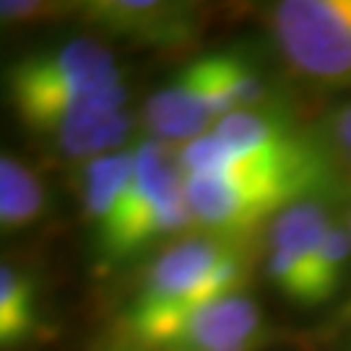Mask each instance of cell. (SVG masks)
Masks as SVG:
<instances>
[{"instance_id":"obj_12","label":"cell","mask_w":351,"mask_h":351,"mask_svg":"<svg viewBox=\"0 0 351 351\" xmlns=\"http://www.w3.org/2000/svg\"><path fill=\"white\" fill-rule=\"evenodd\" d=\"M39 291L32 274L13 263L0 265V349L16 351L37 336Z\"/></svg>"},{"instance_id":"obj_14","label":"cell","mask_w":351,"mask_h":351,"mask_svg":"<svg viewBox=\"0 0 351 351\" xmlns=\"http://www.w3.org/2000/svg\"><path fill=\"white\" fill-rule=\"evenodd\" d=\"M133 114L128 110H120L114 114H107L101 120L86 123V125L68 130L63 136L50 141V146L58 154H63L68 159H81L86 164L91 159H99L104 154L125 149V141L133 130Z\"/></svg>"},{"instance_id":"obj_8","label":"cell","mask_w":351,"mask_h":351,"mask_svg":"<svg viewBox=\"0 0 351 351\" xmlns=\"http://www.w3.org/2000/svg\"><path fill=\"white\" fill-rule=\"evenodd\" d=\"M219 120L224 112L216 94V52L182 65L143 107V125L162 143L185 146L211 133Z\"/></svg>"},{"instance_id":"obj_11","label":"cell","mask_w":351,"mask_h":351,"mask_svg":"<svg viewBox=\"0 0 351 351\" xmlns=\"http://www.w3.org/2000/svg\"><path fill=\"white\" fill-rule=\"evenodd\" d=\"M130 180H133V149L112 151L84 164L81 206L94 232V242L104 237L114 224L130 190Z\"/></svg>"},{"instance_id":"obj_2","label":"cell","mask_w":351,"mask_h":351,"mask_svg":"<svg viewBox=\"0 0 351 351\" xmlns=\"http://www.w3.org/2000/svg\"><path fill=\"white\" fill-rule=\"evenodd\" d=\"M190 224H195V219L177 156L162 141H141L133 146V180L125 203L110 232L97 239L99 255L107 263H120Z\"/></svg>"},{"instance_id":"obj_1","label":"cell","mask_w":351,"mask_h":351,"mask_svg":"<svg viewBox=\"0 0 351 351\" xmlns=\"http://www.w3.org/2000/svg\"><path fill=\"white\" fill-rule=\"evenodd\" d=\"M250 276V255L242 242L213 234L177 239L146 268L136 294L117 320V330L162 320L195 304L239 291Z\"/></svg>"},{"instance_id":"obj_16","label":"cell","mask_w":351,"mask_h":351,"mask_svg":"<svg viewBox=\"0 0 351 351\" xmlns=\"http://www.w3.org/2000/svg\"><path fill=\"white\" fill-rule=\"evenodd\" d=\"M75 16L73 5L63 3H39V0H3L0 3V19L3 24H32L39 19H58V16Z\"/></svg>"},{"instance_id":"obj_7","label":"cell","mask_w":351,"mask_h":351,"mask_svg":"<svg viewBox=\"0 0 351 351\" xmlns=\"http://www.w3.org/2000/svg\"><path fill=\"white\" fill-rule=\"evenodd\" d=\"M75 16L97 32L156 50L185 47L203 32L201 5L182 0H88L75 3Z\"/></svg>"},{"instance_id":"obj_17","label":"cell","mask_w":351,"mask_h":351,"mask_svg":"<svg viewBox=\"0 0 351 351\" xmlns=\"http://www.w3.org/2000/svg\"><path fill=\"white\" fill-rule=\"evenodd\" d=\"M349 226H351V219H349Z\"/></svg>"},{"instance_id":"obj_5","label":"cell","mask_w":351,"mask_h":351,"mask_svg":"<svg viewBox=\"0 0 351 351\" xmlns=\"http://www.w3.org/2000/svg\"><path fill=\"white\" fill-rule=\"evenodd\" d=\"M320 177L252 175V177H190L185 195L195 224L206 234L242 239L261 224H271L278 213L302 198H313Z\"/></svg>"},{"instance_id":"obj_4","label":"cell","mask_w":351,"mask_h":351,"mask_svg":"<svg viewBox=\"0 0 351 351\" xmlns=\"http://www.w3.org/2000/svg\"><path fill=\"white\" fill-rule=\"evenodd\" d=\"M120 346L138 351H261L268 343L263 307L245 289L162 320L117 330Z\"/></svg>"},{"instance_id":"obj_3","label":"cell","mask_w":351,"mask_h":351,"mask_svg":"<svg viewBox=\"0 0 351 351\" xmlns=\"http://www.w3.org/2000/svg\"><path fill=\"white\" fill-rule=\"evenodd\" d=\"M265 26L294 73L330 88H351V0H278Z\"/></svg>"},{"instance_id":"obj_10","label":"cell","mask_w":351,"mask_h":351,"mask_svg":"<svg viewBox=\"0 0 351 351\" xmlns=\"http://www.w3.org/2000/svg\"><path fill=\"white\" fill-rule=\"evenodd\" d=\"M213 133L242 159L261 169L323 177V159L317 156L313 143L281 114L268 110L232 112L216 123Z\"/></svg>"},{"instance_id":"obj_13","label":"cell","mask_w":351,"mask_h":351,"mask_svg":"<svg viewBox=\"0 0 351 351\" xmlns=\"http://www.w3.org/2000/svg\"><path fill=\"white\" fill-rule=\"evenodd\" d=\"M47 208L45 185L32 167L11 154L0 156V226L3 232H21L37 224Z\"/></svg>"},{"instance_id":"obj_9","label":"cell","mask_w":351,"mask_h":351,"mask_svg":"<svg viewBox=\"0 0 351 351\" xmlns=\"http://www.w3.org/2000/svg\"><path fill=\"white\" fill-rule=\"evenodd\" d=\"M330 224V213L323 203L315 201V195L291 203L268 224L265 274L274 289L291 304L307 307L310 268Z\"/></svg>"},{"instance_id":"obj_15","label":"cell","mask_w":351,"mask_h":351,"mask_svg":"<svg viewBox=\"0 0 351 351\" xmlns=\"http://www.w3.org/2000/svg\"><path fill=\"white\" fill-rule=\"evenodd\" d=\"M351 261V226L339 221L328 226L326 237L317 247L315 263L310 268L307 281V307H320L336 297V291L343 284L346 268Z\"/></svg>"},{"instance_id":"obj_6","label":"cell","mask_w":351,"mask_h":351,"mask_svg":"<svg viewBox=\"0 0 351 351\" xmlns=\"http://www.w3.org/2000/svg\"><path fill=\"white\" fill-rule=\"evenodd\" d=\"M125 84V71L112 47L97 37H75L63 45L32 50L5 71V99H26L63 88H99Z\"/></svg>"}]
</instances>
